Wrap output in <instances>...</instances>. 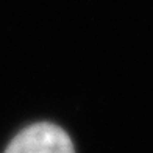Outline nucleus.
<instances>
[{
    "label": "nucleus",
    "instance_id": "nucleus-1",
    "mask_svg": "<svg viewBox=\"0 0 153 153\" xmlns=\"http://www.w3.org/2000/svg\"><path fill=\"white\" fill-rule=\"evenodd\" d=\"M5 153H75L71 137L52 123H36L22 130Z\"/></svg>",
    "mask_w": 153,
    "mask_h": 153
}]
</instances>
